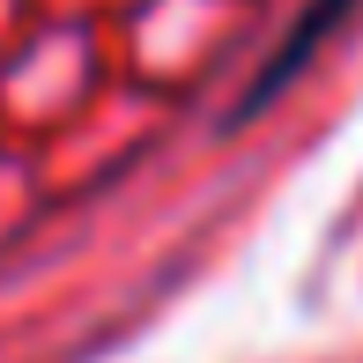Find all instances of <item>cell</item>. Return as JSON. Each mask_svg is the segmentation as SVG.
Masks as SVG:
<instances>
[{
	"label": "cell",
	"instance_id": "6da1fadb",
	"mask_svg": "<svg viewBox=\"0 0 363 363\" xmlns=\"http://www.w3.org/2000/svg\"><path fill=\"white\" fill-rule=\"evenodd\" d=\"M341 8H349V0H311V8H304V23H296V38H289V45H282V52H274V60H267V74H259V82H252V111H259V104H267V96H274V89H282V82H289L296 67H304V60H311V52H319V38H326V30H334V15H341Z\"/></svg>",
	"mask_w": 363,
	"mask_h": 363
}]
</instances>
